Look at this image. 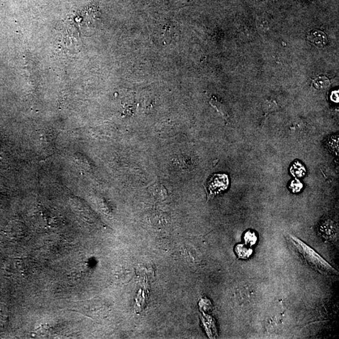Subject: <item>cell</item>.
<instances>
[{"label":"cell","mask_w":339,"mask_h":339,"mask_svg":"<svg viewBox=\"0 0 339 339\" xmlns=\"http://www.w3.org/2000/svg\"><path fill=\"white\" fill-rule=\"evenodd\" d=\"M294 247L310 267L325 276L338 275L339 272L314 249L296 237L290 236Z\"/></svg>","instance_id":"cell-1"},{"label":"cell","mask_w":339,"mask_h":339,"mask_svg":"<svg viewBox=\"0 0 339 339\" xmlns=\"http://www.w3.org/2000/svg\"><path fill=\"white\" fill-rule=\"evenodd\" d=\"M229 181L227 175L216 174L210 177L207 183L209 196H214L225 192L229 187Z\"/></svg>","instance_id":"cell-2"},{"label":"cell","mask_w":339,"mask_h":339,"mask_svg":"<svg viewBox=\"0 0 339 339\" xmlns=\"http://www.w3.org/2000/svg\"><path fill=\"white\" fill-rule=\"evenodd\" d=\"M8 233L13 239H21L26 236V229L23 224L14 223L9 226Z\"/></svg>","instance_id":"cell-3"},{"label":"cell","mask_w":339,"mask_h":339,"mask_svg":"<svg viewBox=\"0 0 339 339\" xmlns=\"http://www.w3.org/2000/svg\"><path fill=\"white\" fill-rule=\"evenodd\" d=\"M308 39L315 45L323 47L327 43V37L324 32L320 30H314L308 35Z\"/></svg>","instance_id":"cell-4"},{"label":"cell","mask_w":339,"mask_h":339,"mask_svg":"<svg viewBox=\"0 0 339 339\" xmlns=\"http://www.w3.org/2000/svg\"><path fill=\"white\" fill-rule=\"evenodd\" d=\"M290 172L292 176L297 178L304 177L307 172L304 165L298 160L294 161L290 168Z\"/></svg>","instance_id":"cell-5"},{"label":"cell","mask_w":339,"mask_h":339,"mask_svg":"<svg viewBox=\"0 0 339 339\" xmlns=\"http://www.w3.org/2000/svg\"><path fill=\"white\" fill-rule=\"evenodd\" d=\"M235 251H236L239 258L241 259L249 258L252 254L251 248L248 247L247 245H243V244H239V245L236 246Z\"/></svg>","instance_id":"cell-6"},{"label":"cell","mask_w":339,"mask_h":339,"mask_svg":"<svg viewBox=\"0 0 339 339\" xmlns=\"http://www.w3.org/2000/svg\"><path fill=\"white\" fill-rule=\"evenodd\" d=\"M256 234L254 231L252 230H248V231L246 232L245 235H244V240L245 241V245L248 246V247H252L255 245L257 242Z\"/></svg>","instance_id":"cell-7"},{"label":"cell","mask_w":339,"mask_h":339,"mask_svg":"<svg viewBox=\"0 0 339 339\" xmlns=\"http://www.w3.org/2000/svg\"><path fill=\"white\" fill-rule=\"evenodd\" d=\"M315 87L317 89H326L330 85L329 80L326 77H320L315 80Z\"/></svg>","instance_id":"cell-8"},{"label":"cell","mask_w":339,"mask_h":339,"mask_svg":"<svg viewBox=\"0 0 339 339\" xmlns=\"http://www.w3.org/2000/svg\"><path fill=\"white\" fill-rule=\"evenodd\" d=\"M289 187L294 193H298L300 192L301 190L302 189L303 184L300 181L296 179L291 181Z\"/></svg>","instance_id":"cell-9"},{"label":"cell","mask_w":339,"mask_h":339,"mask_svg":"<svg viewBox=\"0 0 339 339\" xmlns=\"http://www.w3.org/2000/svg\"><path fill=\"white\" fill-rule=\"evenodd\" d=\"M331 99L332 101L336 102H339V94H338V92H334L333 94H332L331 96Z\"/></svg>","instance_id":"cell-10"}]
</instances>
